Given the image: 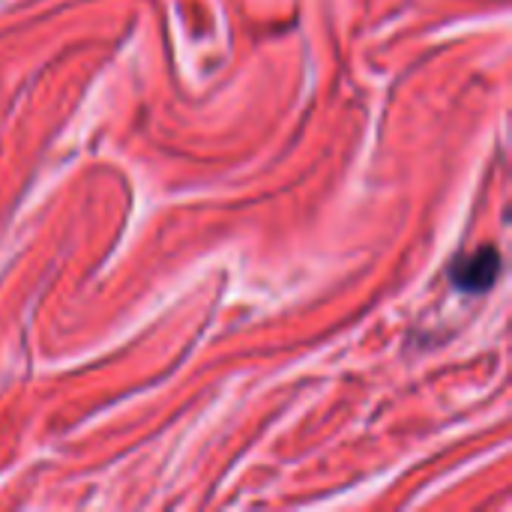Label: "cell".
I'll use <instances>...</instances> for the list:
<instances>
[{"label":"cell","instance_id":"1","mask_svg":"<svg viewBox=\"0 0 512 512\" xmlns=\"http://www.w3.org/2000/svg\"><path fill=\"white\" fill-rule=\"evenodd\" d=\"M501 270V258L495 249H480L474 255L459 258V264L453 267V282L462 291H486L495 285V276Z\"/></svg>","mask_w":512,"mask_h":512}]
</instances>
